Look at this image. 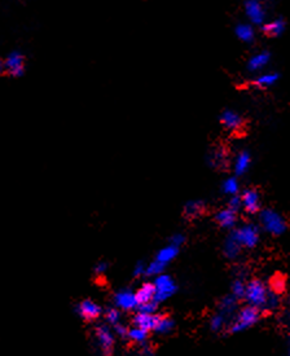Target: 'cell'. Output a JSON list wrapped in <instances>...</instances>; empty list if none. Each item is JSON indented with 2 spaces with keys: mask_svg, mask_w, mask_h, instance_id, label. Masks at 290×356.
<instances>
[{
  "mask_svg": "<svg viewBox=\"0 0 290 356\" xmlns=\"http://www.w3.org/2000/svg\"><path fill=\"white\" fill-rule=\"evenodd\" d=\"M93 345L96 346L97 353L100 356H113L116 350L117 335L110 325L105 323H99L92 330Z\"/></svg>",
  "mask_w": 290,
  "mask_h": 356,
  "instance_id": "6da1fadb",
  "label": "cell"
},
{
  "mask_svg": "<svg viewBox=\"0 0 290 356\" xmlns=\"http://www.w3.org/2000/svg\"><path fill=\"white\" fill-rule=\"evenodd\" d=\"M261 227L266 232L273 236L284 234L288 230V222L279 211L273 209H263L259 211Z\"/></svg>",
  "mask_w": 290,
  "mask_h": 356,
  "instance_id": "7a4b0ae2",
  "label": "cell"
},
{
  "mask_svg": "<svg viewBox=\"0 0 290 356\" xmlns=\"http://www.w3.org/2000/svg\"><path fill=\"white\" fill-rule=\"evenodd\" d=\"M259 317H261V311L258 308L251 307V306H245L234 315L228 330H229L231 334L241 333L244 330L253 327L254 324H257Z\"/></svg>",
  "mask_w": 290,
  "mask_h": 356,
  "instance_id": "3957f363",
  "label": "cell"
},
{
  "mask_svg": "<svg viewBox=\"0 0 290 356\" xmlns=\"http://www.w3.org/2000/svg\"><path fill=\"white\" fill-rule=\"evenodd\" d=\"M268 289L267 286L264 285V282L253 278L249 282H246V292H245V299L248 302V306L258 308L259 311L264 310L266 302H267Z\"/></svg>",
  "mask_w": 290,
  "mask_h": 356,
  "instance_id": "277c9868",
  "label": "cell"
},
{
  "mask_svg": "<svg viewBox=\"0 0 290 356\" xmlns=\"http://www.w3.org/2000/svg\"><path fill=\"white\" fill-rule=\"evenodd\" d=\"M232 237L241 245L244 249H253L258 245L259 242V227L255 226L254 223H246L242 226L237 227L232 230Z\"/></svg>",
  "mask_w": 290,
  "mask_h": 356,
  "instance_id": "5b68a950",
  "label": "cell"
},
{
  "mask_svg": "<svg viewBox=\"0 0 290 356\" xmlns=\"http://www.w3.org/2000/svg\"><path fill=\"white\" fill-rule=\"evenodd\" d=\"M153 285L156 288V297H154V302L156 303H164L165 301H167L168 298H171L176 290H178V285L175 282L174 278L170 274L162 273L160 276H157L153 280Z\"/></svg>",
  "mask_w": 290,
  "mask_h": 356,
  "instance_id": "8992f818",
  "label": "cell"
},
{
  "mask_svg": "<svg viewBox=\"0 0 290 356\" xmlns=\"http://www.w3.org/2000/svg\"><path fill=\"white\" fill-rule=\"evenodd\" d=\"M112 301L113 306L122 312L136 311L139 307L135 290L130 289V288H122V289L117 290L116 293L113 294Z\"/></svg>",
  "mask_w": 290,
  "mask_h": 356,
  "instance_id": "52a82bcc",
  "label": "cell"
},
{
  "mask_svg": "<svg viewBox=\"0 0 290 356\" xmlns=\"http://www.w3.org/2000/svg\"><path fill=\"white\" fill-rule=\"evenodd\" d=\"M75 314L87 323H95L103 317L104 308L96 301H93L91 298H86L75 306Z\"/></svg>",
  "mask_w": 290,
  "mask_h": 356,
  "instance_id": "ba28073f",
  "label": "cell"
},
{
  "mask_svg": "<svg viewBox=\"0 0 290 356\" xmlns=\"http://www.w3.org/2000/svg\"><path fill=\"white\" fill-rule=\"evenodd\" d=\"M244 9L251 25H264L266 21V8L259 0H246L244 3Z\"/></svg>",
  "mask_w": 290,
  "mask_h": 356,
  "instance_id": "9c48e42d",
  "label": "cell"
},
{
  "mask_svg": "<svg viewBox=\"0 0 290 356\" xmlns=\"http://www.w3.org/2000/svg\"><path fill=\"white\" fill-rule=\"evenodd\" d=\"M4 69L13 77H21L25 73V56L19 51H13L7 56Z\"/></svg>",
  "mask_w": 290,
  "mask_h": 356,
  "instance_id": "30bf717a",
  "label": "cell"
},
{
  "mask_svg": "<svg viewBox=\"0 0 290 356\" xmlns=\"http://www.w3.org/2000/svg\"><path fill=\"white\" fill-rule=\"evenodd\" d=\"M242 208L249 214H257L261 211V194L257 189L249 188L245 189L241 196Z\"/></svg>",
  "mask_w": 290,
  "mask_h": 356,
  "instance_id": "8fae6325",
  "label": "cell"
},
{
  "mask_svg": "<svg viewBox=\"0 0 290 356\" xmlns=\"http://www.w3.org/2000/svg\"><path fill=\"white\" fill-rule=\"evenodd\" d=\"M158 317H160V314H156V315H146V314L136 312V314H134V316L131 317V324H132L134 327H138L140 328V329L146 330V332H154L157 321H158Z\"/></svg>",
  "mask_w": 290,
  "mask_h": 356,
  "instance_id": "7c38bea8",
  "label": "cell"
},
{
  "mask_svg": "<svg viewBox=\"0 0 290 356\" xmlns=\"http://www.w3.org/2000/svg\"><path fill=\"white\" fill-rule=\"evenodd\" d=\"M215 220L224 230H234L237 223V212L229 208L220 209L215 214Z\"/></svg>",
  "mask_w": 290,
  "mask_h": 356,
  "instance_id": "4fadbf2b",
  "label": "cell"
},
{
  "mask_svg": "<svg viewBox=\"0 0 290 356\" xmlns=\"http://www.w3.org/2000/svg\"><path fill=\"white\" fill-rule=\"evenodd\" d=\"M220 123L223 125L227 130L229 131H237L242 127V117L238 113L233 110H224L222 114H220Z\"/></svg>",
  "mask_w": 290,
  "mask_h": 356,
  "instance_id": "5bb4252c",
  "label": "cell"
},
{
  "mask_svg": "<svg viewBox=\"0 0 290 356\" xmlns=\"http://www.w3.org/2000/svg\"><path fill=\"white\" fill-rule=\"evenodd\" d=\"M237 298H234L232 294L229 295H226L220 299L219 304H218V312H220L222 315H224L227 317L229 321H232V319L234 317V312L237 310ZM231 324V323H229Z\"/></svg>",
  "mask_w": 290,
  "mask_h": 356,
  "instance_id": "9a60e30c",
  "label": "cell"
},
{
  "mask_svg": "<svg viewBox=\"0 0 290 356\" xmlns=\"http://www.w3.org/2000/svg\"><path fill=\"white\" fill-rule=\"evenodd\" d=\"M269 61H271V53L268 51H261L250 57L248 61V69L250 71H261L267 66Z\"/></svg>",
  "mask_w": 290,
  "mask_h": 356,
  "instance_id": "2e32d148",
  "label": "cell"
},
{
  "mask_svg": "<svg viewBox=\"0 0 290 356\" xmlns=\"http://www.w3.org/2000/svg\"><path fill=\"white\" fill-rule=\"evenodd\" d=\"M135 294H136L139 304L153 302L156 297V288L153 285V282H144L135 290Z\"/></svg>",
  "mask_w": 290,
  "mask_h": 356,
  "instance_id": "e0dca14e",
  "label": "cell"
},
{
  "mask_svg": "<svg viewBox=\"0 0 290 356\" xmlns=\"http://www.w3.org/2000/svg\"><path fill=\"white\" fill-rule=\"evenodd\" d=\"M250 165H251V154H250V152H248V150H241L237 154V157H236V160H234V174L237 175V176H241V175H244L246 171L249 170Z\"/></svg>",
  "mask_w": 290,
  "mask_h": 356,
  "instance_id": "ac0fdd59",
  "label": "cell"
},
{
  "mask_svg": "<svg viewBox=\"0 0 290 356\" xmlns=\"http://www.w3.org/2000/svg\"><path fill=\"white\" fill-rule=\"evenodd\" d=\"M285 29H287V22L283 19L272 20V21L264 22L262 26L263 33L268 37H280V35H283Z\"/></svg>",
  "mask_w": 290,
  "mask_h": 356,
  "instance_id": "d6986e66",
  "label": "cell"
},
{
  "mask_svg": "<svg viewBox=\"0 0 290 356\" xmlns=\"http://www.w3.org/2000/svg\"><path fill=\"white\" fill-rule=\"evenodd\" d=\"M241 245L238 244L233 237H232V234L229 233L227 236V238L224 240V244H223V254L224 256L227 258V259H231L234 260L237 259L240 254H241Z\"/></svg>",
  "mask_w": 290,
  "mask_h": 356,
  "instance_id": "ffe728a7",
  "label": "cell"
},
{
  "mask_svg": "<svg viewBox=\"0 0 290 356\" xmlns=\"http://www.w3.org/2000/svg\"><path fill=\"white\" fill-rule=\"evenodd\" d=\"M234 34L244 43H251L255 39V30L251 23H238L234 27Z\"/></svg>",
  "mask_w": 290,
  "mask_h": 356,
  "instance_id": "44dd1931",
  "label": "cell"
},
{
  "mask_svg": "<svg viewBox=\"0 0 290 356\" xmlns=\"http://www.w3.org/2000/svg\"><path fill=\"white\" fill-rule=\"evenodd\" d=\"M280 75L275 71H269V73H263V74L258 75L251 81V84L258 87V88H267L271 85L275 84L279 81Z\"/></svg>",
  "mask_w": 290,
  "mask_h": 356,
  "instance_id": "7402d4cb",
  "label": "cell"
},
{
  "mask_svg": "<svg viewBox=\"0 0 290 356\" xmlns=\"http://www.w3.org/2000/svg\"><path fill=\"white\" fill-rule=\"evenodd\" d=\"M148 338H149V332H146V330L140 329V328L134 327V325H131V327L128 328L127 339L132 342V343L143 346L145 345V343H148Z\"/></svg>",
  "mask_w": 290,
  "mask_h": 356,
  "instance_id": "603a6c76",
  "label": "cell"
},
{
  "mask_svg": "<svg viewBox=\"0 0 290 356\" xmlns=\"http://www.w3.org/2000/svg\"><path fill=\"white\" fill-rule=\"evenodd\" d=\"M178 254H179V248L168 244L167 246H165V248L158 250V252L156 254V260H158L161 263H164L165 266H167L170 262H172V260L178 256Z\"/></svg>",
  "mask_w": 290,
  "mask_h": 356,
  "instance_id": "cb8c5ba5",
  "label": "cell"
},
{
  "mask_svg": "<svg viewBox=\"0 0 290 356\" xmlns=\"http://www.w3.org/2000/svg\"><path fill=\"white\" fill-rule=\"evenodd\" d=\"M175 328V320L172 317L167 315H161L160 314V317H158V321H157V325H156V332L157 334H160V335H165V334H168L171 333L172 330Z\"/></svg>",
  "mask_w": 290,
  "mask_h": 356,
  "instance_id": "d4e9b609",
  "label": "cell"
},
{
  "mask_svg": "<svg viewBox=\"0 0 290 356\" xmlns=\"http://www.w3.org/2000/svg\"><path fill=\"white\" fill-rule=\"evenodd\" d=\"M103 319H104L105 324H108L113 328L117 324L122 323V311H119L114 306H109V307L104 308Z\"/></svg>",
  "mask_w": 290,
  "mask_h": 356,
  "instance_id": "484cf974",
  "label": "cell"
},
{
  "mask_svg": "<svg viewBox=\"0 0 290 356\" xmlns=\"http://www.w3.org/2000/svg\"><path fill=\"white\" fill-rule=\"evenodd\" d=\"M229 323H231V321H229L226 316L222 315L220 312H216V314H214V315L210 317L208 327H210V329H211L212 332L218 333V332H222L227 325H229Z\"/></svg>",
  "mask_w": 290,
  "mask_h": 356,
  "instance_id": "4316f807",
  "label": "cell"
},
{
  "mask_svg": "<svg viewBox=\"0 0 290 356\" xmlns=\"http://www.w3.org/2000/svg\"><path fill=\"white\" fill-rule=\"evenodd\" d=\"M222 190L227 196H237L240 190V183L236 176H229L222 183Z\"/></svg>",
  "mask_w": 290,
  "mask_h": 356,
  "instance_id": "83f0119b",
  "label": "cell"
},
{
  "mask_svg": "<svg viewBox=\"0 0 290 356\" xmlns=\"http://www.w3.org/2000/svg\"><path fill=\"white\" fill-rule=\"evenodd\" d=\"M202 211H204V202L200 200L188 201L184 205V214H186V216L194 218V216L200 215Z\"/></svg>",
  "mask_w": 290,
  "mask_h": 356,
  "instance_id": "f1b7e54d",
  "label": "cell"
},
{
  "mask_svg": "<svg viewBox=\"0 0 290 356\" xmlns=\"http://www.w3.org/2000/svg\"><path fill=\"white\" fill-rule=\"evenodd\" d=\"M165 266L164 263H161L158 260H152L150 263L146 264V270H145V276H148V277H157V276H160L165 272Z\"/></svg>",
  "mask_w": 290,
  "mask_h": 356,
  "instance_id": "f546056e",
  "label": "cell"
},
{
  "mask_svg": "<svg viewBox=\"0 0 290 356\" xmlns=\"http://www.w3.org/2000/svg\"><path fill=\"white\" fill-rule=\"evenodd\" d=\"M231 292L232 295L237 299H242L245 297V292H246V282L242 280L241 277H237L232 282L231 286Z\"/></svg>",
  "mask_w": 290,
  "mask_h": 356,
  "instance_id": "4dcf8cb0",
  "label": "cell"
},
{
  "mask_svg": "<svg viewBox=\"0 0 290 356\" xmlns=\"http://www.w3.org/2000/svg\"><path fill=\"white\" fill-rule=\"evenodd\" d=\"M280 306V295L276 292L268 290L267 302L264 306V311H273Z\"/></svg>",
  "mask_w": 290,
  "mask_h": 356,
  "instance_id": "1f68e13d",
  "label": "cell"
},
{
  "mask_svg": "<svg viewBox=\"0 0 290 356\" xmlns=\"http://www.w3.org/2000/svg\"><path fill=\"white\" fill-rule=\"evenodd\" d=\"M210 164L215 167H222L227 164V156L224 150H215L210 156Z\"/></svg>",
  "mask_w": 290,
  "mask_h": 356,
  "instance_id": "d6a6232c",
  "label": "cell"
},
{
  "mask_svg": "<svg viewBox=\"0 0 290 356\" xmlns=\"http://www.w3.org/2000/svg\"><path fill=\"white\" fill-rule=\"evenodd\" d=\"M158 303L156 302H148V303H143L139 304L138 310L136 312H140V314H146V315H156L158 314Z\"/></svg>",
  "mask_w": 290,
  "mask_h": 356,
  "instance_id": "836d02e7",
  "label": "cell"
},
{
  "mask_svg": "<svg viewBox=\"0 0 290 356\" xmlns=\"http://www.w3.org/2000/svg\"><path fill=\"white\" fill-rule=\"evenodd\" d=\"M128 328L126 324L123 323H119L117 325L113 327V330H114V334L117 335V338L119 339H127V333H128Z\"/></svg>",
  "mask_w": 290,
  "mask_h": 356,
  "instance_id": "e575fe53",
  "label": "cell"
},
{
  "mask_svg": "<svg viewBox=\"0 0 290 356\" xmlns=\"http://www.w3.org/2000/svg\"><path fill=\"white\" fill-rule=\"evenodd\" d=\"M109 270V264L105 262V260H100V262H97L95 266H93V273L96 274V276H103L108 272Z\"/></svg>",
  "mask_w": 290,
  "mask_h": 356,
  "instance_id": "d590c367",
  "label": "cell"
},
{
  "mask_svg": "<svg viewBox=\"0 0 290 356\" xmlns=\"http://www.w3.org/2000/svg\"><path fill=\"white\" fill-rule=\"evenodd\" d=\"M228 208L232 209L233 211L237 212L240 209L242 208V201H241V196H232L228 201Z\"/></svg>",
  "mask_w": 290,
  "mask_h": 356,
  "instance_id": "8d00e7d4",
  "label": "cell"
},
{
  "mask_svg": "<svg viewBox=\"0 0 290 356\" xmlns=\"http://www.w3.org/2000/svg\"><path fill=\"white\" fill-rule=\"evenodd\" d=\"M145 270H146V263H144L143 260L138 262V263L135 264L134 270H132L134 277H142V276H145Z\"/></svg>",
  "mask_w": 290,
  "mask_h": 356,
  "instance_id": "74e56055",
  "label": "cell"
},
{
  "mask_svg": "<svg viewBox=\"0 0 290 356\" xmlns=\"http://www.w3.org/2000/svg\"><path fill=\"white\" fill-rule=\"evenodd\" d=\"M186 242V236L183 233H175L170 237V245L176 246V248H180Z\"/></svg>",
  "mask_w": 290,
  "mask_h": 356,
  "instance_id": "f35d334b",
  "label": "cell"
},
{
  "mask_svg": "<svg viewBox=\"0 0 290 356\" xmlns=\"http://www.w3.org/2000/svg\"><path fill=\"white\" fill-rule=\"evenodd\" d=\"M140 355L142 356H153L154 355V350L149 343L140 346Z\"/></svg>",
  "mask_w": 290,
  "mask_h": 356,
  "instance_id": "ab89813d",
  "label": "cell"
},
{
  "mask_svg": "<svg viewBox=\"0 0 290 356\" xmlns=\"http://www.w3.org/2000/svg\"><path fill=\"white\" fill-rule=\"evenodd\" d=\"M3 70H4V63H1V61H0V73H1V71H3Z\"/></svg>",
  "mask_w": 290,
  "mask_h": 356,
  "instance_id": "60d3db41",
  "label": "cell"
},
{
  "mask_svg": "<svg viewBox=\"0 0 290 356\" xmlns=\"http://www.w3.org/2000/svg\"><path fill=\"white\" fill-rule=\"evenodd\" d=\"M288 356H290V334H289V347H288Z\"/></svg>",
  "mask_w": 290,
  "mask_h": 356,
  "instance_id": "b9f144b4",
  "label": "cell"
},
{
  "mask_svg": "<svg viewBox=\"0 0 290 356\" xmlns=\"http://www.w3.org/2000/svg\"><path fill=\"white\" fill-rule=\"evenodd\" d=\"M288 319H289V324H290V311L288 312Z\"/></svg>",
  "mask_w": 290,
  "mask_h": 356,
  "instance_id": "7bdbcfd3",
  "label": "cell"
}]
</instances>
